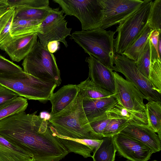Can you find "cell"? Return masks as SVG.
Listing matches in <instances>:
<instances>
[{
  "label": "cell",
  "mask_w": 161,
  "mask_h": 161,
  "mask_svg": "<svg viewBox=\"0 0 161 161\" xmlns=\"http://www.w3.org/2000/svg\"><path fill=\"white\" fill-rule=\"evenodd\" d=\"M37 111L15 114L0 120V136L33 156L35 161H59L69 153L48 120Z\"/></svg>",
  "instance_id": "1"
},
{
  "label": "cell",
  "mask_w": 161,
  "mask_h": 161,
  "mask_svg": "<svg viewBox=\"0 0 161 161\" xmlns=\"http://www.w3.org/2000/svg\"><path fill=\"white\" fill-rule=\"evenodd\" d=\"M83 98L78 93L64 109L48 120L58 134L75 139L102 140L93 131L85 114Z\"/></svg>",
  "instance_id": "2"
},
{
  "label": "cell",
  "mask_w": 161,
  "mask_h": 161,
  "mask_svg": "<svg viewBox=\"0 0 161 161\" xmlns=\"http://www.w3.org/2000/svg\"><path fill=\"white\" fill-rule=\"evenodd\" d=\"M115 31L97 29L86 31L73 32L70 38L73 39L85 53L99 60L111 69L114 66L115 54L114 36Z\"/></svg>",
  "instance_id": "3"
},
{
  "label": "cell",
  "mask_w": 161,
  "mask_h": 161,
  "mask_svg": "<svg viewBox=\"0 0 161 161\" xmlns=\"http://www.w3.org/2000/svg\"><path fill=\"white\" fill-rule=\"evenodd\" d=\"M0 85L26 99L41 102L49 100L56 87L55 83L41 80L24 71L0 74Z\"/></svg>",
  "instance_id": "4"
},
{
  "label": "cell",
  "mask_w": 161,
  "mask_h": 161,
  "mask_svg": "<svg viewBox=\"0 0 161 161\" xmlns=\"http://www.w3.org/2000/svg\"><path fill=\"white\" fill-rule=\"evenodd\" d=\"M23 71L46 82L55 83L57 86L62 80L56 58L38 41L23 60Z\"/></svg>",
  "instance_id": "5"
},
{
  "label": "cell",
  "mask_w": 161,
  "mask_h": 161,
  "mask_svg": "<svg viewBox=\"0 0 161 161\" xmlns=\"http://www.w3.org/2000/svg\"><path fill=\"white\" fill-rule=\"evenodd\" d=\"M152 0H144L133 13L116 27L114 40L115 53L121 54L141 32L147 24Z\"/></svg>",
  "instance_id": "6"
},
{
  "label": "cell",
  "mask_w": 161,
  "mask_h": 161,
  "mask_svg": "<svg viewBox=\"0 0 161 161\" xmlns=\"http://www.w3.org/2000/svg\"><path fill=\"white\" fill-rule=\"evenodd\" d=\"M65 15L74 16L80 21L82 31L99 28L102 19L98 0H53Z\"/></svg>",
  "instance_id": "7"
},
{
  "label": "cell",
  "mask_w": 161,
  "mask_h": 161,
  "mask_svg": "<svg viewBox=\"0 0 161 161\" xmlns=\"http://www.w3.org/2000/svg\"><path fill=\"white\" fill-rule=\"evenodd\" d=\"M114 64L111 68L123 74L126 80L134 85L148 102H161V94L153 90L148 79L139 71L135 62L123 54L115 53Z\"/></svg>",
  "instance_id": "8"
},
{
  "label": "cell",
  "mask_w": 161,
  "mask_h": 161,
  "mask_svg": "<svg viewBox=\"0 0 161 161\" xmlns=\"http://www.w3.org/2000/svg\"><path fill=\"white\" fill-rule=\"evenodd\" d=\"M59 8H53L49 14L42 22V33L37 34L39 41L45 48L50 42L57 41L62 43L67 47L66 38L70 36L72 29L67 27L65 15Z\"/></svg>",
  "instance_id": "9"
},
{
  "label": "cell",
  "mask_w": 161,
  "mask_h": 161,
  "mask_svg": "<svg viewBox=\"0 0 161 161\" xmlns=\"http://www.w3.org/2000/svg\"><path fill=\"white\" fill-rule=\"evenodd\" d=\"M103 15L98 29L105 30L119 24L143 3L141 0H98Z\"/></svg>",
  "instance_id": "10"
},
{
  "label": "cell",
  "mask_w": 161,
  "mask_h": 161,
  "mask_svg": "<svg viewBox=\"0 0 161 161\" xmlns=\"http://www.w3.org/2000/svg\"><path fill=\"white\" fill-rule=\"evenodd\" d=\"M115 94L117 103L122 106L139 112H145L143 100L146 97L132 83L114 72Z\"/></svg>",
  "instance_id": "11"
},
{
  "label": "cell",
  "mask_w": 161,
  "mask_h": 161,
  "mask_svg": "<svg viewBox=\"0 0 161 161\" xmlns=\"http://www.w3.org/2000/svg\"><path fill=\"white\" fill-rule=\"evenodd\" d=\"M11 7H14V19L35 20L42 22L53 8L49 0H8Z\"/></svg>",
  "instance_id": "12"
},
{
  "label": "cell",
  "mask_w": 161,
  "mask_h": 161,
  "mask_svg": "<svg viewBox=\"0 0 161 161\" xmlns=\"http://www.w3.org/2000/svg\"><path fill=\"white\" fill-rule=\"evenodd\" d=\"M117 151L130 161H148L153 152L139 141L119 133L113 136Z\"/></svg>",
  "instance_id": "13"
},
{
  "label": "cell",
  "mask_w": 161,
  "mask_h": 161,
  "mask_svg": "<svg viewBox=\"0 0 161 161\" xmlns=\"http://www.w3.org/2000/svg\"><path fill=\"white\" fill-rule=\"evenodd\" d=\"M89 68L88 77L97 86L114 94H115L114 72L93 56L86 58Z\"/></svg>",
  "instance_id": "14"
},
{
  "label": "cell",
  "mask_w": 161,
  "mask_h": 161,
  "mask_svg": "<svg viewBox=\"0 0 161 161\" xmlns=\"http://www.w3.org/2000/svg\"><path fill=\"white\" fill-rule=\"evenodd\" d=\"M37 33L13 37L3 50L12 61L19 62L30 52L37 42Z\"/></svg>",
  "instance_id": "15"
},
{
  "label": "cell",
  "mask_w": 161,
  "mask_h": 161,
  "mask_svg": "<svg viewBox=\"0 0 161 161\" xmlns=\"http://www.w3.org/2000/svg\"><path fill=\"white\" fill-rule=\"evenodd\" d=\"M120 133L141 142L149 147L153 153L161 150V140L147 125L131 124Z\"/></svg>",
  "instance_id": "16"
},
{
  "label": "cell",
  "mask_w": 161,
  "mask_h": 161,
  "mask_svg": "<svg viewBox=\"0 0 161 161\" xmlns=\"http://www.w3.org/2000/svg\"><path fill=\"white\" fill-rule=\"evenodd\" d=\"M117 103L114 95L102 98L85 99L82 106L86 117L90 123L93 119L105 113Z\"/></svg>",
  "instance_id": "17"
},
{
  "label": "cell",
  "mask_w": 161,
  "mask_h": 161,
  "mask_svg": "<svg viewBox=\"0 0 161 161\" xmlns=\"http://www.w3.org/2000/svg\"><path fill=\"white\" fill-rule=\"evenodd\" d=\"M78 92L77 85L69 84L64 86L53 93L49 100L52 104L50 118L69 105L75 97Z\"/></svg>",
  "instance_id": "18"
},
{
  "label": "cell",
  "mask_w": 161,
  "mask_h": 161,
  "mask_svg": "<svg viewBox=\"0 0 161 161\" xmlns=\"http://www.w3.org/2000/svg\"><path fill=\"white\" fill-rule=\"evenodd\" d=\"M153 31L147 22L141 32L122 54L136 62L141 57Z\"/></svg>",
  "instance_id": "19"
},
{
  "label": "cell",
  "mask_w": 161,
  "mask_h": 161,
  "mask_svg": "<svg viewBox=\"0 0 161 161\" xmlns=\"http://www.w3.org/2000/svg\"><path fill=\"white\" fill-rule=\"evenodd\" d=\"M52 127L55 135L69 153H74L85 158H92L91 153L92 152V150L91 148L94 143L93 140H79L67 138L58 134L52 126Z\"/></svg>",
  "instance_id": "20"
},
{
  "label": "cell",
  "mask_w": 161,
  "mask_h": 161,
  "mask_svg": "<svg viewBox=\"0 0 161 161\" xmlns=\"http://www.w3.org/2000/svg\"><path fill=\"white\" fill-rule=\"evenodd\" d=\"M0 161H35L30 154L0 136Z\"/></svg>",
  "instance_id": "21"
},
{
  "label": "cell",
  "mask_w": 161,
  "mask_h": 161,
  "mask_svg": "<svg viewBox=\"0 0 161 161\" xmlns=\"http://www.w3.org/2000/svg\"><path fill=\"white\" fill-rule=\"evenodd\" d=\"M110 119H129L137 124L148 125L145 112H139L126 108L117 103L106 112Z\"/></svg>",
  "instance_id": "22"
},
{
  "label": "cell",
  "mask_w": 161,
  "mask_h": 161,
  "mask_svg": "<svg viewBox=\"0 0 161 161\" xmlns=\"http://www.w3.org/2000/svg\"><path fill=\"white\" fill-rule=\"evenodd\" d=\"M41 22L35 20L14 19L10 29L12 37L33 33H42Z\"/></svg>",
  "instance_id": "23"
},
{
  "label": "cell",
  "mask_w": 161,
  "mask_h": 161,
  "mask_svg": "<svg viewBox=\"0 0 161 161\" xmlns=\"http://www.w3.org/2000/svg\"><path fill=\"white\" fill-rule=\"evenodd\" d=\"M77 85L78 92L83 99H98L114 95L97 86L89 77Z\"/></svg>",
  "instance_id": "24"
},
{
  "label": "cell",
  "mask_w": 161,
  "mask_h": 161,
  "mask_svg": "<svg viewBox=\"0 0 161 161\" xmlns=\"http://www.w3.org/2000/svg\"><path fill=\"white\" fill-rule=\"evenodd\" d=\"M145 106L147 125L158 134V136L161 140V102H148Z\"/></svg>",
  "instance_id": "25"
},
{
  "label": "cell",
  "mask_w": 161,
  "mask_h": 161,
  "mask_svg": "<svg viewBox=\"0 0 161 161\" xmlns=\"http://www.w3.org/2000/svg\"><path fill=\"white\" fill-rule=\"evenodd\" d=\"M116 152L113 137H103L99 146L93 152V161H114Z\"/></svg>",
  "instance_id": "26"
},
{
  "label": "cell",
  "mask_w": 161,
  "mask_h": 161,
  "mask_svg": "<svg viewBox=\"0 0 161 161\" xmlns=\"http://www.w3.org/2000/svg\"><path fill=\"white\" fill-rule=\"evenodd\" d=\"M28 105L27 99L18 96L0 105V120L15 114L25 111Z\"/></svg>",
  "instance_id": "27"
},
{
  "label": "cell",
  "mask_w": 161,
  "mask_h": 161,
  "mask_svg": "<svg viewBox=\"0 0 161 161\" xmlns=\"http://www.w3.org/2000/svg\"><path fill=\"white\" fill-rule=\"evenodd\" d=\"M14 15V8L11 7L0 18V49L1 50L13 38L10 34V29Z\"/></svg>",
  "instance_id": "28"
},
{
  "label": "cell",
  "mask_w": 161,
  "mask_h": 161,
  "mask_svg": "<svg viewBox=\"0 0 161 161\" xmlns=\"http://www.w3.org/2000/svg\"><path fill=\"white\" fill-rule=\"evenodd\" d=\"M148 79L153 90L161 94V60L150 61Z\"/></svg>",
  "instance_id": "29"
},
{
  "label": "cell",
  "mask_w": 161,
  "mask_h": 161,
  "mask_svg": "<svg viewBox=\"0 0 161 161\" xmlns=\"http://www.w3.org/2000/svg\"><path fill=\"white\" fill-rule=\"evenodd\" d=\"M147 22L153 31L161 33V0H153Z\"/></svg>",
  "instance_id": "30"
},
{
  "label": "cell",
  "mask_w": 161,
  "mask_h": 161,
  "mask_svg": "<svg viewBox=\"0 0 161 161\" xmlns=\"http://www.w3.org/2000/svg\"><path fill=\"white\" fill-rule=\"evenodd\" d=\"M135 123L132 121L123 119H111L104 129L103 137H113L120 133L129 125Z\"/></svg>",
  "instance_id": "31"
},
{
  "label": "cell",
  "mask_w": 161,
  "mask_h": 161,
  "mask_svg": "<svg viewBox=\"0 0 161 161\" xmlns=\"http://www.w3.org/2000/svg\"><path fill=\"white\" fill-rule=\"evenodd\" d=\"M151 60V42L149 39L143 52L136 64L139 71L148 79Z\"/></svg>",
  "instance_id": "32"
},
{
  "label": "cell",
  "mask_w": 161,
  "mask_h": 161,
  "mask_svg": "<svg viewBox=\"0 0 161 161\" xmlns=\"http://www.w3.org/2000/svg\"><path fill=\"white\" fill-rule=\"evenodd\" d=\"M111 119L105 113L93 119L89 124L93 132L98 136L103 138V131Z\"/></svg>",
  "instance_id": "33"
},
{
  "label": "cell",
  "mask_w": 161,
  "mask_h": 161,
  "mask_svg": "<svg viewBox=\"0 0 161 161\" xmlns=\"http://www.w3.org/2000/svg\"><path fill=\"white\" fill-rule=\"evenodd\" d=\"M23 71L20 66L0 55V74H12Z\"/></svg>",
  "instance_id": "34"
},
{
  "label": "cell",
  "mask_w": 161,
  "mask_h": 161,
  "mask_svg": "<svg viewBox=\"0 0 161 161\" xmlns=\"http://www.w3.org/2000/svg\"><path fill=\"white\" fill-rule=\"evenodd\" d=\"M18 96L19 95L15 92L0 85V105Z\"/></svg>",
  "instance_id": "35"
},
{
  "label": "cell",
  "mask_w": 161,
  "mask_h": 161,
  "mask_svg": "<svg viewBox=\"0 0 161 161\" xmlns=\"http://www.w3.org/2000/svg\"><path fill=\"white\" fill-rule=\"evenodd\" d=\"M161 33H160L158 31H153L151 32L149 37V40L159 56L158 50V45L159 36L161 35Z\"/></svg>",
  "instance_id": "36"
},
{
  "label": "cell",
  "mask_w": 161,
  "mask_h": 161,
  "mask_svg": "<svg viewBox=\"0 0 161 161\" xmlns=\"http://www.w3.org/2000/svg\"><path fill=\"white\" fill-rule=\"evenodd\" d=\"M11 8L7 0H0V18L7 12Z\"/></svg>",
  "instance_id": "37"
},
{
  "label": "cell",
  "mask_w": 161,
  "mask_h": 161,
  "mask_svg": "<svg viewBox=\"0 0 161 161\" xmlns=\"http://www.w3.org/2000/svg\"><path fill=\"white\" fill-rule=\"evenodd\" d=\"M59 42L57 41L50 42L47 44V49L49 52L53 54L59 49Z\"/></svg>",
  "instance_id": "38"
},
{
  "label": "cell",
  "mask_w": 161,
  "mask_h": 161,
  "mask_svg": "<svg viewBox=\"0 0 161 161\" xmlns=\"http://www.w3.org/2000/svg\"><path fill=\"white\" fill-rule=\"evenodd\" d=\"M158 50L159 55L161 57V35L159 36L158 45Z\"/></svg>",
  "instance_id": "39"
},
{
  "label": "cell",
  "mask_w": 161,
  "mask_h": 161,
  "mask_svg": "<svg viewBox=\"0 0 161 161\" xmlns=\"http://www.w3.org/2000/svg\"><path fill=\"white\" fill-rule=\"evenodd\" d=\"M152 161H157L156 160H153Z\"/></svg>",
  "instance_id": "40"
},
{
  "label": "cell",
  "mask_w": 161,
  "mask_h": 161,
  "mask_svg": "<svg viewBox=\"0 0 161 161\" xmlns=\"http://www.w3.org/2000/svg\"><path fill=\"white\" fill-rule=\"evenodd\" d=\"M129 161V160H126V161Z\"/></svg>",
  "instance_id": "41"
}]
</instances>
